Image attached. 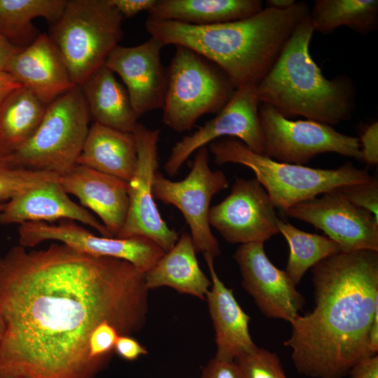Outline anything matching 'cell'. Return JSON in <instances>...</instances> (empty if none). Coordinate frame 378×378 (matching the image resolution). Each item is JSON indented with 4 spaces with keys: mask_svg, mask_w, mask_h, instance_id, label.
I'll list each match as a JSON object with an SVG mask.
<instances>
[{
    "mask_svg": "<svg viewBox=\"0 0 378 378\" xmlns=\"http://www.w3.org/2000/svg\"><path fill=\"white\" fill-rule=\"evenodd\" d=\"M145 274L130 262L80 253L59 243L0 258V378H94L93 330L108 321L120 335L144 326Z\"/></svg>",
    "mask_w": 378,
    "mask_h": 378,
    "instance_id": "6da1fadb",
    "label": "cell"
},
{
    "mask_svg": "<svg viewBox=\"0 0 378 378\" xmlns=\"http://www.w3.org/2000/svg\"><path fill=\"white\" fill-rule=\"evenodd\" d=\"M314 308L290 323L296 370L312 378H344L368 349L378 314V251L340 252L312 267Z\"/></svg>",
    "mask_w": 378,
    "mask_h": 378,
    "instance_id": "7a4b0ae2",
    "label": "cell"
},
{
    "mask_svg": "<svg viewBox=\"0 0 378 378\" xmlns=\"http://www.w3.org/2000/svg\"><path fill=\"white\" fill-rule=\"evenodd\" d=\"M306 2L285 10L265 7L249 18L195 26L148 17L145 28L164 46L190 48L219 66L235 89L256 85L270 70L298 24L309 13Z\"/></svg>",
    "mask_w": 378,
    "mask_h": 378,
    "instance_id": "3957f363",
    "label": "cell"
},
{
    "mask_svg": "<svg viewBox=\"0 0 378 378\" xmlns=\"http://www.w3.org/2000/svg\"><path fill=\"white\" fill-rule=\"evenodd\" d=\"M314 32L308 15L255 85L256 94L260 103L273 106L288 119L302 116L332 126L351 118L355 88L347 76L331 80L323 76L309 52Z\"/></svg>",
    "mask_w": 378,
    "mask_h": 378,
    "instance_id": "277c9868",
    "label": "cell"
},
{
    "mask_svg": "<svg viewBox=\"0 0 378 378\" xmlns=\"http://www.w3.org/2000/svg\"><path fill=\"white\" fill-rule=\"evenodd\" d=\"M209 152L220 165L239 164L251 169L268 193L276 208L285 211L302 202L341 186L369 180L368 171L346 162L336 169L312 168L279 162L248 148L233 137L209 144Z\"/></svg>",
    "mask_w": 378,
    "mask_h": 378,
    "instance_id": "5b68a950",
    "label": "cell"
},
{
    "mask_svg": "<svg viewBox=\"0 0 378 378\" xmlns=\"http://www.w3.org/2000/svg\"><path fill=\"white\" fill-rule=\"evenodd\" d=\"M123 18L109 0H67L48 35L60 52L75 85L105 62L122 38Z\"/></svg>",
    "mask_w": 378,
    "mask_h": 378,
    "instance_id": "8992f818",
    "label": "cell"
},
{
    "mask_svg": "<svg viewBox=\"0 0 378 378\" xmlns=\"http://www.w3.org/2000/svg\"><path fill=\"white\" fill-rule=\"evenodd\" d=\"M90 117L81 88L74 85L48 105L34 134L4 158L15 167L62 176L76 165Z\"/></svg>",
    "mask_w": 378,
    "mask_h": 378,
    "instance_id": "52a82bcc",
    "label": "cell"
},
{
    "mask_svg": "<svg viewBox=\"0 0 378 378\" xmlns=\"http://www.w3.org/2000/svg\"><path fill=\"white\" fill-rule=\"evenodd\" d=\"M175 47L167 67L162 122L181 133L190 130L203 115L217 114L236 89L216 64L190 48Z\"/></svg>",
    "mask_w": 378,
    "mask_h": 378,
    "instance_id": "ba28073f",
    "label": "cell"
},
{
    "mask_svg": "<svg viewBox=\"0 0 378 378\" xmlns=\"http://www.w3.org/2000/svg\"><path fill=\"white\" fill-rule=\"evenodd\" d=\"M262 154L274 160L304 165L315 156L335 153L362 161L358 137L310 120H293L273 106L260 103L258 111Z\"/></svg>",
    "mask_w": 378,
    "mask_h": 378,
    "instance_id": "9c48e42d",
    "label": "cell"
},
{
    "mask_svg": "<svg viewBox=\"0 0 378 378\" xmlns=\"http://www.w3.org/2000/svg\"><path fill=\"white\" fill-rule=\"evenodd\" d=\"M209 153L206 146L196 151L190 171L183 180L171 181L157 171L152 191L155 200L181 211L190 227L196 253L214 259L220 255V248L209 222L210 204L214 195L227 188L229 182L222 171L210 168Z\"/></svg>",
    "mask_w": 378,
    "mask_h": 378,
    "instance_id": "30bf717a",
    "label": "cell"
},
{
    "mask_svg": "<svg viewBox=\"0 0 378 378\" xmlns=\"http://www.w3.org/2000/svg\"><path fill=\"white\" fill-rule=\"evenodd\" d=\"M132 133L136 144L137 163L128 181L127 217L115 237H145L167 252L174 246L179 234L162 219L153 195V181L158 165L160 131L138 122Z\"/></svg>",
    "mask_w": 378,
    "mask_h": 378,
    "instance_id": "8fae6325",
    "label": "cell"
},
{
    "mask_svg": "<svg viewBox=\"0 0 378 378\" xmlns=\"http://www.w3.org/2000/svg\"><path fill=\"white\" fill-rule=\"evenodd\" d=\"M20 245L33 247L47 240L57 241L85 254L126 260L143 273L149 271L166 253L145 237L129 238L97 236L78 225L64 220L57 225L27 222L19 225Z\"/></svg>",
    "mask_w": 378,
    "mask_h": 378,
    "instance_id": "7c38bea8",
    "label": "cell"
},
{
    "mask_svg": "<svg viewBox=\"0 0 378 378\" xmlns=\"http://www.w3.org/2000/svg\"><path fill=\"white\" fill-rule=\"evenodd\" d=\"M260 104L255 84L237 88L214 118L192 134L183 136L172 147L164 165L166 173L169 176L176 175L193 153L223 137L236 138L253 151L262 154Z\"/></svg>",
    "mask_w": 378,
    "mask_h": 378,
    "instance_id": "4fadbf2b",
    "label": "cell"
},
{
    "mask_svg": "<svg viewBox=\"0 0 378 378\" xmlns=\"http://www.w3.org/2000/svg\"><path fill=\"white\" fill-rule=\"evenodd\" d=\"M275 209L256 178H236L230 194L210 208L209 222L230 244L264 243L279 233Z\"/></svg>",
    "mask_w": 378,
    "mask_h": 378,
    "instance_id": "5bb4252c",
    "label": "cell"
},
{
    "mask_svg": "<svg viewBox=\"0 0 378 378\" xmlns=\"http://www.w3.org/2000/svg\"><path fill=\"white\" fill-rule=\"evenodd\" d=\"M287 216L309 223L335 241L341 252L378 251V219L337 189L293 205Z\"/></svg>",
    "mask_w": 378,
    "mask_h": 378,
    "instance_id": "9a60e30c",
    "label": "cell"
},
{
    "mask_svg": "<svg viewBox=\"0 0 378 378\" xmlns=\"http://www.w3.org/2000/svg\"><path fill=\"white\" fill-rule=\"evenodd\" d=\"M241 284L266 317L289 323L302 310L303 295L285 271L268 258L263 242L240 244L234 253Z\"/></svg>",
    "mask_w": 378,
    "mask_h": 378,
    "instance_id": "2e32d148",
    "label": "cell"
},
{
    "mask_svg": "<svg viewBox=\"0 0 378 378\" xmlns=\"http://www.w3.org/2000/svg\"><path fill=\"white\" fill-rule=\"evenodd\" d=\"M164 46L151 36L138 46L118 45L105 62L104 65L125 83L138 118L162 108L168 82L167 67L161 59Z\"/></svg>",
    "mask_w": 378,
    "mask_h": 378,
    "instance_id": "e0dca14e",
    "label": "cell"
},
{
    "mask_svg": "<svg viewBox=\"0 0 378 378\" xmlns=\"http://www.w3.org/2000/svg\"><path fill=\"white\" fill-rule=\"evenodd\" d=\"M59 180L33 187L11 198L0 212V223L72 220L94 228L102 236L112 237L99 220L69 198Z\"/></svg>",
    "mask_w": 378,
    "mask_h": 378,
    "instance_id": "ac0fdd59",
    "label": "cell"
},
{
    "mask_svg": "<svg viewBox=\"0 0 378 378\" xmlns=\"http://www.w3.org/2000/svg\"><path fill=\"white\" fill-rule=\"evenodd\" d=\"M59 181L99 218L112 237L118 235L129 208L128 182L80 164L60 176Z\"/></svg>",
    "mask_w": 378,
    "mask_h": 378,
    "instance_id": "d6986e66",
    "label": "cell"
},
{
    "mask_svg": "<svg viewBox=\"0 0 378 378\" xmlns=\"http://www.w3.org/2000/svg\"><path fill=\"white\" fill-rule=\"evenodd\" d=\"M8 72L47 105L75 85L60 52L44 33L14 57Z\"/></svg>",
    "mask_w": 378,
    "mask_h": 378,
    "instance_id": "ffe728a7",
    "label": "cell"
},
{
    "mask_svg": "<svg viewBox=\"0 0 378 378\" xmlns=\"http://www.w3.org/2000/svg\"><path fill=\"white\" fill-rule=\"evenodd\" d=\"M204 258L211 279V286L205 299L216 332L215 358L233 361L257 347L249 333L251 318L239 304L232 290L227 288L218 277L214 259L210 256Z\"/></svg>",
    "mask_w": 378,
    "mask_h": 378,
    "instance_id": "44dd1931",
    "label": "cell"
},
{
    "mask_svg": "<svg viewBox=\"0 0 378 378\" xmlns=\"http://www.w3.org/2000/svg\"><path fill=\"white\" fill-rule=\"evenodd\" d=\"M136 163L137 148L133 133L94 122L89 128L76 164L128 182Z\"/></svg>",
    "mask_w": 378,
    "mask_h": 378,
    "instance_id": "7402d4cb",
    "label": "cell"
},
{
    "mask_svg": "<svg viewBox=\"0 0 378 378\" xmlns=\"http://www.w3.org/2000/svg\"><path fill=\"white\" fill-rule=\"evenodd\" d=\"M196 253L190 234L181 233L174 246L145 273L147 288L168 286L205 300L211 283L202 270Z\"/></svg>",
    "mask_w": 378,
    "mask_h": 378,
    "instance_id": "603a6c76",
    "label": "cell"
},
{
    "mask_svg": "<svg viewBox=\"0 0 378 378\" xmlns=\"http://www.w3.org/2000/svg\"><path fill=\"white\" fill-rule=\"evenodd\" d=\"M80 88L94 122L133 132L139 118L126 89L109 69L103 65Z\"/></svg>",
    "mask_w": 378,
    "mask_h": 378,
    "instance_id": "cb8c5ba5",
    "label": "cell"
},
{
    "mask_svg": "<svg viewBox=\"0 0 378 378\" xmlns=\"http://www.w3.org/2000/svg\"><path fill=\"white\" fill-rule=\"evenodd\" d=\"M263 9L260 0H157L149 17L195 26L243 20Z\"/></svg>",
    "mask_w": 378,
    "mask_h": 378,
    "instance_id": "d4e9b609",
    "label": "cell"
},
{
    "mask_svg": "<svg viewBox=\"0 0 378 378\" xmlns=\"http://www.w3.org/2000/svg\"><path fill=\"white\" fill-rule=\"evenodd\" d=\"M48 105L22 86L0 106V155L15 152L35 132Z\"/></svg>",
    "mask_w": 378,
    "mask_h": 378,
    "instance_id": "484cf974",
    "label": "cell"
},
{
    "mask_svg": "<svg viewBox=\"0 0 378 378\" xmlns=\"http://www.w3.org/2000/svg\"><path fill=\"white\" fill-rule=\"evenodd\" d=\"M67 0H0V35L26 48L40 35L32 20L43 18L52 24L63 13Z\"/></svg>",
    "mask_w": 378,
    "mask_h": 378,
    "instance_id": "4316f807",
    "label": "cell"
},
{
    "mask_svg": "<svg viewBox=\"0 0 378 378\" xmlns=\"http://www.w3.org/2000/svg\"><path fill=\"white\" fill-rule=\"evenodd\" d=\"M309 16L314 31L330 34L345 26L366 35L378 27V1L316 0Z\"/></svg>",
    "mask_w": 378,
    "mask_h": 378,
    "instance_id": "83f0119b",
    "label": "cell"
},
{
    "mask_svg": "<svg viewBox=\"0 0 378 378\" xmlns=\"http://www.w3.org/2000/svg\"><path fill=\"white\" fill-rule=\"evenodd\" d=\"M277 226L289 247L285 272L295 286L309 269L341 252L340 246L328 237L301 230L280 218Z\"/></svg>",
    "mask_w": 378,
    "mask_h": 378,
    "instance_id": "f1b7e54d",
    "label": "cell"
},
{
    "mask_svg": "<svg viewBox=\"0 0 378 378\" xmlns=\"http://www.w3.org/2000/svg\"><path fill=\"white\" fill-rule=\"evenodd\" d=\"M59 176L55 173L13 167L0 155V204L33 187L57 181Z\"/></svg>",
    "mask_w": 378,
    "mask_h": 378,
    "instance_id": "f546056e",
    "label": "cell"
},
{
    "mask_svg": "<svg viewBox=\"0 0 378 378\" xmlns=\"http://www.w3.org/2000/svg\"><path fill=\"white\" fill-rule=\"evenodd\" d=\"M244 378H288L275 353L256 347L234 360Z\"/></svg>",
    "mask_w": 378,
    "mask_h": 378,
    "instance_id": "4dcf8cb0",
    "label": "cell"
},
{
    "mask_svg": "<svg viewBox=\"0 0 378 378\" xmlns=\"http://www.w3.org/2000/svg\"><path fill=\"white\" fill-rule=\"evenodd\" d=\"M119 335L116 328L108 321L101 323L90 335V357L102 369L111 358Z\"/></svg>",
    "mask_w": 378,
    "mask_h": 378,
    "instance_id": "1f68e13d",
    "label": "cell"
},
{
    "mask_svg": "<svg viewBox=\"0 0 378 378\" xmlns=\"http://www.w3.org/2000/svg\"><path fill=\"white\" fill-rule=\"evenodd\" d=\"M349 202L367 210L378 219V180L371 176L366 181L337 188Z\"/></svg>",
    "mask_w": 378,
    "mask_h": 378,
    "instance_id": "d6a6232c",
    "label": "cell"
},
{
    "mask_svg": "<svg viewBox=\"0 0 378 378\" xmlns=\"http://www.w3.org/2000/svg\"><path fill=\"white\" fill-rule=\"evenodd\" d=\"M362 161L368 165L378 164V122L365 126L358 137Z\"/></svg>",
    "mask_w": 378,
    "mask_h": 378,
    "instance_id": "836d02e7",
    "label": "cell"
},
{
    "mask_svg": "<svg viewBox=\"0 0 378 378\" xmlns=\"http://www.w3.org/2000/svg\"><path fill=\"white\" fill-rule=\"evenodd\" d=\"M201 378H244L237 363L217 359H211L203 369Z\"/></svg>",
    "mask_w": 378,
    "mask_h": 378,
    "instance_id": "e575fe53",
    "label": "cell"
},
{
    "mask_svg": "<svg viewBox=\"0 0 378 378\" xmlns=\"http://www.w3.org/2000/svg\"><path fill=\"white\" fill-rule=\"evenodd\" d=\"M114 351L120 357L130 361L148 354L147 349L130 335H119Z\"/></svg>",
    "mask_w": 378,
    "mask_h": 378,
    "instance_id": "d590c367",
    "label": "cell"
},
{
    "mask_svg": "<svg viewBox=\"0 0 378 378\" xmlns=\"http://www.w3.org/2000/svg\"><path fill=\"white\" fill-rule=\"evenodd\" d=\"M112 6L125 18H132L142 11L148 12L157 0H109Z\"/></svg>",
    "mask_w": 378,
    "mask_h": 378,
    "instance_id": "8d00e7d4",
    "label": "cell"
},
{
    "mask_svg": "<svg viewBox=\"0 0 378 378\" xmlns=\"http://www.w3.org/2000/svg\"><path fill=\"white\" fill-rule=\"evenodd\" d=\"M349 378H378V356L366 357L349 370Z\"/></svg>",
    "mask_w": 378,
    "mask_h": 378,
    "instance_id": "74e56055",
    "label": "cell"
},
{
    "mask_svg": "<svg viewBox=\"0 0 378 378\" xmlns=\"http://www.w3.org/2000/svg\"><path fill=\"white\" fill-rule=\"evenodd\" d=\"M24 48L10 42L0 35V72L7 71L14 57Z\"/></svg>",
    "mask_w": 378,
    "mask_h": 378,
    "instance_id": "f35d334b",
    "label": "cell"
},
{
    "mask_svg": "<svg viewBox=\"0 0 378 378\" xmlns=\"http://www.w3.org/2000/svg\"><path fill=\"white\" fill-rule=\"evenodd\" d=\"M22 85L8 72H0V106L6 99Z\"/></svg>",
    "mask_w": 378,
    "mask_h": 378,
    "instance_id": "ab89813d",
    "label": "cell"
},
{
    "mask_svg": "<svg viewBox=\"0 0 378 378\" xmlns=\"http://www.w3.org/2000/svg\"><path fill=\"white\" fill-rule=\"evenodd\" d=\"M296 3L295 0H267V6L278 10H285Z\"/></svg>",
    "mask_w": 378,
    "mask_h": 378,
    "instance_id": "60d3db41",
    "label": "cell"
},
{
    "mask_svg": "<svg viewBox=\"0 0 378 378\" xmlns=\"http://www.w3.org/2000/svg\"><path fill=\"white\" fill-rule=\"evenodd\" d=\"M6 330V325L4 318L0 313V341L5 335Z\"/></svg>",
    "mask_w": 378,
    "mask_h": 378,
    "instance_id": "b9f144b4",
    "label": "cell"
},
{
    "mask_svg": "<svg viewBox=\"0 0 378 378\" xmlns=\"http://www.w3.org/2000/svg\"><path fill=\"white\" fill-rule=\"evenodd\" d=\"M5 204V203H4ZM4 204H0V212L1 211L3 207H4Z\"/></svg>",
    "mask_w": 378,
    "mask_h": 378,
    "instance_id": "7bdbcfd3",
    "label": "cell"
}]
</instances>
